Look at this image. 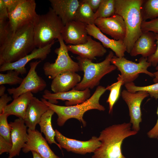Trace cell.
I'll use <instances>...</instances> for the list:
<instances>
[{"mask_svg": "<svg viewBox=\"0 0 158 158\" xmlns=\"http://www.w3.org/2000/svg\"><path fill=\"white\" fill-rule=\"evenodd\" d=\"M54 113V111L49 108L41 117L38 124L41 132L44 134L47 142L50 144H55L61 150L60 145L55 140V130H54L51 125V118Z\"/></svg>", "mask_w": 158, "mask_h": 158, "instance_id": "cell-26", "label": "cell"}, {"mask_svg": "<svg viewBox=\"0 0 158 158\" xmlns=\"http://www.w3.org/2000/svg\"><path fill=\"white\" fill-rule=\"evenodd\" d=\"M67 46L68 51L91 61L96 57L103 56L107 52V50L102 45L92 39L90 36H88L87 41L84 44H68Z\"/></svg>", "mask_w": 158, "mask_h": 158, "instance_id": "cell-19", "label": "cell"}, {"mask_svg": "<svg viewBox=\"0 0 158 158\" xmlns=\"http://www.w3.org/2000/svg\"><path fill=\"white\" fill-rule=\"evenodd\" d=\"M124 85L126 90L130 92L135 93L140 91H146L151 97L156 100L158 99V83L144 86H137L133 82L127 83Z\"/></svg>", "mask_w": 158, "mask_h": 158, "instance_id": "cell-31", "label": "cell"}, {"mask_svg": "<svg viewBox=\"0 0 158 158\" xmlns=\"http://www.w3.org/2000/svg\"><path fill=\"white\" fill-rule=\"evenodd\" d=\"M95 13L98 9L102 0H85Z\"/></svg>", "mask_w": 158, "mask_h": 158, "instance_id": "cell-42", "label": "cell"}, {"mask_svg": "<svg viewBox=\"0 0 158 158\" xmlns=\"http://www.w3.org/2000/svg\"><path fill=\"white\" fill-rule=\"evenodd\" d=\"M117 79V82L108 86L106 88L107 90L110 91L109 96L107 100V102L109 105V114L112 112L113 106L119 97L121 88L123 85L122 81L118 75Z\"/></svg>", "mask_w": 158, "mask_h": 158, "instance_id": "cell-29", "label": "cell"}, {"mask_svg": "<svg viewBox=\"0 0 158 158\" xmlns=\"http://www.w3.org/2000/svg\"><path fill=\"white\" fill-rule=\"evenodd\" d=\"M12 145L3 137L0 136V154L5 152L9 153L11 150Z\"/></svg>", "mask_w": 158, "mask_h": 158, "instance_id": "cell-37", "label": "cell"}, {"mask_svg": "<svg viewBox=\"0 0 158 158\" xmlns=\"http://www.w3.org/2000/svg\"><path fill=\"white\" fill-rule=\"evenodd\" d=\"M141 29L142 32L150 31L158 33V18L149 21H143Z\"/></svg>", "mask_w": 158, "mask_h": 158, "instance_id": "cell-35", "label": "cell"}, {"mask_svg": "<svg viewBox=\"0 0 158 158\" xmlns=\"http://www.w3.org/2000/svg\"><path fill=\"white\" fill-rule=\"evenodd\" d=\"M9 116L8 114L5 113L0 114V136L12 143L11 128L7 119Z\"/></svg>", "mask_w": 158, "mask_h": 158, "instance_id": "cell-33", "label": "cell"}, {"mask_svg": "<svg viewBox=\"0 0 158 158\" xmlns=\"http://www.w3.org/2000/svg\"><path fill=\"white\" fill-rule=\"evenodd\" d=\"M55 42V41L42 48H35L30 54L17 61L2 65L0 66V71L2 72L12 70L21 75L26 73V64L33 59H39L41 61L45 59L50 52L51 47Z\"/></svg>", "mask_w": 158, "mask_h": 158, "instance_id": "cell-14", "label": "cell"}, {"mask_svg": "<svg viewBox=\"0 0 158 158\" xmlns=\"http://www.w3.org/2000/svg\"><path fill=\"white\" fill-rule=\"evenodd\" d=\"M57 39L60 47L54 50L57 55L55 62L53 63L46 62L43 68L45 75L52 79L63 72L71 71L76 72L80 71L78 63L74 61L69 56L67 45L61 35Z\"/></svg>", "mask_w": 158, "mask_h": 158, "instance_id": "cell-8", "label": "cell"}, {"mask_svg": "<svg viewBox=\"0 0 158 158\" xmlns=\"http://www.w3.org/2000/svg\"><path fill=\"white\" fill-rule=\"evenodd\" d=\"M31 92L23 94L14 99L4 109L3 113L13 115L24 119L27 108L33 97Z\"/></svg>", "mask_w": 158, "mask_h": 158, "instance_id": "cell-25", "label": "cell"}, {"mask_svg": "<svg viewBox=\"0 0 158 158\" xmlns=\"http://www.w3.org/2000/svg\"><path fill=\"white\" fill-rule=\"evenodd\" d=\"M64 25L52 8L45 14L38 15L33 23L36 47L42 48L50 44L61 35Z\"/></svg>", "mask_w": 158, "mask_h": 158, "instance_id": "cell-5", "label": "cell"}, {"mask_svg": "<svg viewBox=\"0 0 158 158\" xmlns=\"http://www.w3.org/2000/svg\"><path fill=\"white\" fill-rule=\"evenodd\" d=\"M49 108L41 100L33 97L28 106L23 119L28 128L35 130L36 126L40 122L41 117Z\"/></svg>", "mask_w": 158, "mask_h": 158, "instance_id": "cell-24", "label": "cell"}, {"mask_svg": "<svg viewBox=\"0 0 158 158\" xmlns=\"http://www.w3.org/2000/svg\"><path fill=\"white\" fill-rule=\"evenodd\" d=\"M80 81V76L76 72L71 71L63 72L53 79L51 89L54 93L67 92L74 87Z\"/></svg>", "mask_w": 158, "mask_h": 158, "instance_id": "cell-23", "label": "cell"}, {"mask_svg": "<svg viewBox=\"0 0 158 158\" xmlns=\"http://www.w3.org/2000/svg\"><path fill=\"white\" fill-rule=\"evenodd\" d=\"M95 24L102 32L114 40L123 41L126 36V29L123 18L116 14L108 18L96 19Z\"/></svg>", "mask_w": 158, "mask_h": 158, "instance_id": "cell-13", "label": "cell"}, {"mask_svg": "<svg viewBox=\"0 0 158 158\" xmlns=\"http://www.w3.org/2000/svg\"><path fill=\"white\" fill-rule=\"evenodd\" d=\"M154 33L157 44V48L155 53L147 58V61L151 63L152 66L156 67L158 64V33Z\"/></svg>", "mask_w": 158, "mask_h": 158, "instance_id": "cell-38", "label": "cell"}, {"mask_svg": "<svg viewBox=\"0 0 158 158\" xmlns=\"http://www.w3.org/2000/svg\"><path fill=\"white\" fill-rule=\"evenodd\" d=\"M111 62L120 71L121 74L118 75L122 81L123 85L133 82L141 73L154 77L153 73L147 70L148 68L152 66L151 63L147 61V58L142 57L139 59L138 63H136L124 57H118L114 55Z\"/></svg>", "mask_w": 158, "mask_h": 158, "instance_id": "cell-7", "label": "cell"}, {"mask_svg": "<svg viewBox=\"0 0 158 158\" xmlns=\"http://www.w3.org/2000/svg\"><path fill=\"white\" fill-rule=\"evenodd\" d=\"M8 13L3 0H0V20L8 19Z\"/></svg>", "mask_w": 158, "mask_h": 158, "instance_id": "cell-39", "label": "cell"}, {"mask_svg": "<svg viewBox=\"0 0 158 158\" xmlns=\"http://www.w3.org/2000/svg\"><path fill=\"white\" fill-rule=\"evenodd\" d=\"M114 55L113 52L110 51L104 60L98 63L79 56L77 57L80 70L83 71L84 74L82 80L73 89L82 91L92 89L98 85L103 77L117 68L111 62Z\"/></svg>", "mask_w": 158, "mask_h": 158, "instance_id": "cell-6", "label": "cell"}, {"mask_svg": "<svg viewBox=\"0 0 158 158\" xmlns=\"http://www.w3.org/2000/svg\"><path fill=\"white\" fill-rule=\"evenodd\" d=\"M96 19L95 13L85 0L80 1L79 7L76 12L74 20L86 25L95 24Z\"/></svg>", "mask_w": 158, "mask_h": 158, "instance_id": "cell-27", "label": "cell"}, {"mask_svg": "<svg viewBox=\"0 0 158 158\" xmlns=\"http://www.w3.org/2000/svg\"><path fill=\"white\" fill-rule=\"evenodd\" d=\"M115 14V0H102L95 16L97 19L108 18Z\"/></svg>", "mask_w": 158, "mask_h": 158, "instance_id": "cell-30", "label": "cell"}, {"mask_svg": "<svg viewBox=\"0 0 158 158\" xmlns=\"http://www.w3.org/2000/svg\"><path fill=\"white\" fill-rule=\"evenodd\" d=\"M28 140L22 150L25 153L34 151L43 158H61L56 155L51 150L47 142L38 130L28 128Z\"/></svg>", "mask_w": 158, "mask_h": 158, "instance_id": "cell-15", "label": "cell"}, {"mask_svg": "<svg viewBox=\"0 0 158 158\" xmlns=\"http://www.w3.org/2000/svg\"><path fill=\"white\" fill-rule=\"evenodd\" d=\"M143 0H115V14L123 18L126 33L123 42L130 53L135 42L142 33L141 25L143 21L141 13Z\"/></svg>", "mask_w": 158, "mask_h": 158, "instance_id": "cell-3", "label": "cell"}, {"mask_svg": "<svg viewBox=\"0 0 158 158\" xmlns=\"http://www.w3.org/2000/svg\"><path fill=\"white\" fill-rule=\"evenodd\" d=\"M9 124L12 147L9 153L8 158H12L19 155L21 149L25 146L28 140L27 127L24 119L18 118Z\"/></svg>", "mask_w": 158, "mask_h": 158, "instance_id": "cell-17", "label": "cell"}, {"mask_svg": "<svg viewBox=\"0 0 158 158\" xmlns=\"http://www.w3.org/2000/svg\"><path fill=\"white\" fill-rule=\"evenodd\" d=\"M86 28L88 35L99 40L104 47L110 49L117 57L124 56L127 49L123 41L109 38L95 24L87 25Z\"/></svg>", "mask_w": 158, "mask_h": 158, "instance_id": "cell-21", "label": "cell"}, {"mask_svg": "<svg viewBox=\"0 0 158 158\" xmlns=\"http://www.w3.org/2000/svg\"><path fill=\"white\" fill-rule=\"evenodd\" d=\"M156 113L158 116L157 122L154 127L147 133V135L150 138L158 140V107Z\"/></svg>", "mask_w": 158, "mask_h": 158, "instance_id": "cell-41", "label": "cell"}, {"mask_svg": "<svg viewBox=\"0 0 158 158\" xmlns=\"http://www.w3.org/2000/svg\"><path fill=\"white\" fill-rule=\"evenodd\" d=\"M130 122L114 124L101 132L99 146L94 152L92 158H126L123 154L122 145L125 139L136 135Z\"/></svg>", "mask_w": 158, "mask_h": 158, "instance_id": "cell-2", "label": "cell"}, {"mask_svg": "<svg viewBox=\"0 0 158 158\" xmlns=\"http://www.w3.org/2000/svg\"><path fill=\"white\" fill-rule=\"evenodd\" d=\"M6 73H0V85L7 84L10 85L20 84L23 79L19 76L20 74L14 70L7 71Z\"/></svg>", "mask_w": 158, "mask_h": 158, "instance_id": "cell-32", "label": "cell"}, {"mask_svg": "<svg viewBox=\"0 0 158 158\" xmlns=\"http://www.w3.org/2000/svg\"><path fill=\"white\" fill-rule=\"evenodd\" d=\"M33 158H43L37 152L34 151H32Z\"/></svg>", "mask_w": 158, "mask_h": 158, "instance_id": "cell-45", "label": "cell"}, {"mask_svg": "<svg viewBox=\"0 0 158 158\" xmlns=\"http://www.w3.org/2000/svg\"><path fill=\"white\" fill-rule=\"evenodd\" d=\"M55 130V137L59 144L68 152L82 154L94 152L101 144L98 137L95 136L88 140L81 141L66 137L58 130Z\"/></svg>", "mask_w": 158, "mask_h": 158, "instance_id": "cell-12", "label": "cell"}, {"mask_svg": "<svg viewBox=\"0 0 158 158\" xmlns=\"http://www.w3.org/2000/svg\"><path fill=\"white\" fill-rule=\"evenodd\" d=\"M143 21L158 18V0H145L141 9Z\"/></svg>", "mask_w": 158, "mask_h": 158, "instance_id": "cell-28", "label": "cell"}, {"mask_svg": "<svg viewBox=\"0 0 158 158\" xmlns=\"http://www.w3.org/2000/svg\"><path fill=\"white\" fill-rule=\"evenodd\" d=\"M157 44L154 32H143L135 42L130 54L132 56L141 55L148 58L155 52Z\"/></svg>", "mask_w": 158, "mask_h": 158, "instance_id": "cell-20", "label": "cell"}, {"mask_svg": "<svg viewBox=\"0 0 158 158\" xmlns=\"http://www.w3.org/2000/svg\"><path fill=\"white\" fill-rule=\"evenodd\" d=\"M25 0H3L6 7L8 14L13 11Z\"/></svg>", "mask_w": 158, "mask_h": 158, "instance_id": "cell-36", "label": "cell"}, {"mask_svg": "<svg viewBox=\"0 0 158 158\" xmlns=\"http://www.w3.org/2000/svg\"><path fill=\"white\" fill-rule=\"evenodd\" d=\"M36 7L35 0H25L13 11L8 14V20L13 32L26 24L34 23L38 15L36 12Z\"/></svg>", "mask_w": 158, "mask_h": 158, "instance_id": "cell-10", "label": "cell"}, {"mask_svg": "<svg viewBox=\"0 0 158 158\" xmlns=\"http://www.w3.org/2000/svg\"><path fill=\"white\" fill-rule=\"evenodd\" d=\"M52 8L60 18L64 25L74 20L76 12L79 6L78 0H49Z\"/></svg>", "mask_w": 158, "mask_h": 158, "instance_id": "cell-22", "label": "cell"}, {"mask_svg": "<svg viewBox=\"0 0 158 158\" xmlns=\"http://www.w3.org/2000/svg\"><path fill=\"white\" fill-rule=\"evenodd\" d=\"M87 25L74 20L66 23L63 27L61 35L66 44L78 45L85 43L88 34Z\"/></svg>", "mask_w": 158, "mask_h": 158, "instance_id": "cell-18", "label": "cell"}, {"mask_svg": "<svg viewBox=\"0 0 158 158\" xmlns=\"http://www.w3.org/2000/svg\"><path fill=\"white\" fill-rule=\"evenodd\" d=\"M90 91L89 89L83 90H77L73 89L67 92L52 93L47 90L44 91L43 98L53 104H56L57 100H67L65 102L66 106H74L81 104L90 97Z\"/></svg>", "mask_w": 158, "mask_h": 158, "instance_id": "cell-16", "label": "cell"}, {"mask_svg": "<svg viewBox=\"0 0 158 158\" xmlns=\"http://www.w3.org/2000/svg\"><path fill=\"white\" fill-rule=\"evenodd\" d=\"M106 90L104 87L98 86L93 94L88 99L81 104L74 106L57 105L49 102L43 98H41V100L56 114L58 116L57 124L59 126H62L68 119L75 118L79 120L84 126H85L86 123L83 118V116L86 112L93 109L100 111L105 110L104 107L100 104L99 100L101 96Z\"/></svg>", "mask_w": 158, "mask_h": 158, "instance_id": "cell-4", "label": "cell"}, {"mask_svg": "<svg viewBox=\"0 0 158 158\" xmlns=\"http://www.w3.org/2000/svg\"><path fill=\"white\" fill-rule=\"evenodd\" d=\"M121 95L128 108L132 129L138 132L140 130V123L142 121L141 104L143 99L149 95L146 91L132 93L124 90L122 91Z\"/></svg>", "mask_w": 158, "mask_h": 158, "instance_id": "cell-11", "label": "cell"}, {"mask_svg": "<svg viewBox=\"0 0 158 158\" xmlns=\"http://www.w3.org/2000/svg\"><path fill=\"white\" fill-rule=\"evenodd\" d=\"M41 61L40 60L30 62L29 72L20 85L16 88L7 89L8 92L12 95L13 99L26 92L37 93L43 90L46 88V82L38 75L36 71L37 65Z\"/></svg>", "mask_w": 158, "mask_h": 158, "instance_id": "cell-9", "label": "cell"}, {"mask_svg": "<svg viewBox=\"0 0 158 158\" xmlns=\"http://www.w3.org/2000/svg\"><path fill=\"white\" fill-rule=\"evenodd\" d=\"M13 32L8 20H0V46L5 42Z\"/></svg>", "mask_w": 158, "mask_h": 158, "instance_id": "cell-34", "label": "cell"}, {"mask_svg": "<svg viewBox=\"0 0 158 158\" xmlns=\"http://www.w3.org/2000/svg\"><path fill=\"white\" fill-rule=\"evenodd\" d=\"M35 47L33 23H29L13 32L0 47V65L19 60L31 52Z\"/></svg>", "mask_w": 158, "mask_h": 158, "instance_id": "cell-1", "label": "cell"}, {"mask_svg": "<svg viewBox=\"0 0 158 158\" xmlns=\"http://www.w3.org/2000/svg\"><path fill=\"white\" fill-rule=\"evenodd\" d=\"M6 88L3 85H1L0 86V96H2L5 94L4 93Z\"/></svg>", "mask_w": 158, "mask_h": 158, "instance_id": "cell-44", "label": "cell"}, {"mask_svg": "<svg viewBox=\"0 0 158 158\" xmlns=\"http://www.w3.org/2000/svg\"><path fill=\"white\" fill-rule=\"evenodd\" d=\"M12 100L11 97L8 96L6 94H5L0 98V114L3 113L4 108L8 105L7 103Z\"/></svg>", "mask_w": 158, "mask_h": 158, "instance_id": "cell-40", "label": "cell"}, {"mask_svg": "<svg viewBox=\"0 0 158 158\" xmlns=\"http://www.w3.org/2000/svg\"><path fill=\"white\" fill-rule=\"evenodd\" d=\"M155 69L156 71L153 73L154 77L153 79V82L154 83H158V64L156 67Z\"/></svg>", "mask_w": 158, "mask_h": 158, "instance_id": "cell-43", "label": "cell"}]
</instances>
